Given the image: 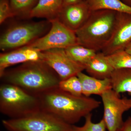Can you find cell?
I'll list each match as a JSON object with an SVG mask.
<instances>
[{"label": "cell", "instance_id": "cell-21", "mask_svg": "<svg viewBox=\"0 0 131 131\" xmlns=\"http://www.w3.org/2000/svg\"><path fill=\"white\" fill-rule=\"evenodd\" d=\"M58 88L75 96L83 95L81 83L77 75L61 80L59 84Z\"/></svg>", "mask_w": 131, "mask_h": 131}, {"label": "cell", "instance_id": "cell-10", "mask_svg": "<svg viewBox=\"0 0 131 131\" xmlns=\"http://www.w3.org/2000/svg\"><path fill=\"white\" fill-rule=\"evenodd\" d=\"M131 43V13L118 12L113 33L101 52L108 56L125 50Z\"/></svg>", "mask_w": 131, "mask_h": 131}, {"label": "cell", "instance_id": "cell-1", "mask_svg": "<svg viewBox=\"0 0 131 131\" xmlns=\"http://www.w3.org/2000/svg\"><path fill=\"white\" fill-rule=\"evenodd\" d=\"M0 77L2 83L14 84L37 96L58 88L61 81L57 73L42 60L6 70Z\"/></svg>", "mask_w": 131, "mask_h": 131}, {"label": "cell", "instance_id": "cell-17", "mask_svg": "<svg viewBox=\"0 0 131 131\" xmlns=\"http://www.w3.org/2000/svg\"><path fill=\"white\" fill-rule=\"evenodd\" d=\"M65 50L70 58L84 67L98 52L79 44L72 46Z\"/></svg>", "mask_w": 131, "mask_h": 131}, {"label": "cell", "instance_id": "cell-11", "mask_svg": "<svg viewBox=\"0 0 131 131\" xmlns=\"http://www.w3.org/2000/svg\"><path fill=\"white\" fill-rule=\"evenodd\" d=\"M91 12L89 6L83 0L76 4L63 6L57 19L75 32L85 24Z\"/></svg>", "mask_w": 131, "mask_h": 131}, {"label": "cell", "instance_id": "cell-5", "mask_svg": "<svg viewBox=\"0 0 131 131\" xmlns=\"http://www.w3.org/2000/svg\"><path fill=\"white\" fill-rule=\"evenodd\" d=\"M2 123L8 131L73 130V125L42 110L23 118L3 120Z\"/></svg>", "mask_w": 131, "mask_h": 131}, {"label": "cell", "instance_id": "cell-26", "mask_svg": "<svg viewBox=\"0 0 131 131\" xmlns=\"http://www.w3.org/2000/svg\"><path fill=\"white\" fill-rule=\"evenodd\" d=\"M123 3L131 8V0H121Z\"/></svg>", "mask_w": 131, "mask_h": 131}, {"label": "cell", "instance_id": "cell-22", "mask_svg": "<svg viewBox=\"0 0 131 131\" xmlns=\"http://www.w3.org/2000/svg\"><path fill=\"white\" fill-rule=\"evenodd\" d=\"M92 114L91 113L87 115L85 118V122L82 126H77L73 125L72 131H106V126L103 119L97 123L93 122Z\"/></svg>", "mask_w": 131, "mask_h": 131}, {"label": "cell", "instance_id": "cell-2", "mask_svg": "<svg viewBox=\"0 0 131 131\" xmlns=\"http://www.w3.org/2000/svg\"><path fill=\"white\" fill-rule=\"evenodd\" d=\"M38 97L42 110L71 125L91 113L101 104L100 101L90 96H75L58 88L41 94Z\"/></svg>", "mask_w": 131, "mask_h": 131}, {"label": "cell", "instance_id": "cell-6", "mask_svg": "<svg viewBox=\"0 0 131 131\" xmlns=\"http://www.w3.org/2000/svg\"><path fill=\"white\" fill-rule=\"evenodd\" d=\"M50 21H39L15 25L1 36L0 48L3 51L28 45L41 37L49 27Z\"/></svg>", "mask_w": 131, "mask_h": 131}, {"label": "cell", "instance_id": "cell-8", "mask_svg": "<svg viewBox=\"0 0 131 131\" xmlns=\"http://www.w3.org/2000/svg\"><path fill=\"white\" fill-rule=\"evenodd\" d=\"M120 94L112 89L101 96L103 106V119L108 131H117L124 121L125 112L131 108V98H121Z\"/></svg>", "mask_w": 131, "mask_h": 131}, {"label": "cell", "instance_id": "cell-27", "mask_svg": "<svg viewBox=\"0 0 131 131\" xmlns=\"http://www.w3.org/2000/svg\"><path fill=\"white\" fill-rule=\"evenodd\" d=\"M125 50L127 52L131 54V43L127 46Z\"/></svg>", "mask_w": 131, "mask_h": 131}, {"label": "cell", "instance_id": "cell-7", "mask_svg": "<svg viewBox=\"0 0 131 131\" xmlns=\"http://www.w3.org/2000/svg\"><path fill=\"white\" fill-rule=\"evenodd\" d=\"M50 21L51 27L47 33L27 46L43 51L57 48L66 49L78 44L75 32L66 27L58 19Z\"/></svg>", "mask_w": 131, "mask_h": 131}, {"label": "cell", "instance_id": "cell-3", "mask_svg": "<svg viewBox=\"0 0 131 131\" xmlns=\"http://www.w3.org/2000/svg\"><path fill=\"white\" fill-rule=\"evenodd\" d=\"M118 14L109 10L92 11L85 24L75 32L78 44L101 51L112 37Z\"/></svg>", "mask_w": 131, "mask_h": 131}, {"label": "cell", "instance_id": "cell-20", "mask_svg": "<svg viewBox=\"0 0 131 131\" xmlns=\"http://www.w3.org/2000/svg\"><path fill=\"white\" fill-rule=\"evenodd\" d=\"M106 57L114 70L131 69V54L125 50L106 56Z\"/></svg>", "mask_w": 131, "mask_h": 131}, {"label": "cell", "instance_id": "cell-12", "mask_svg": "<svg viewBox=\"0 0 131 131\" xmlns=\"http://www.w3.org/2000/svg\"><path fill=\"white\" fill-rule=\"evenodd\" d=\"M42 51L29 46L1 53L0 76L10 66L30 61L42 60Z\"/></svg>", "mask_w": 131, "mask_h": 131}, {"label": "cell", "instance_id": "cell-18", "mask_svg": "<svg viewBox=\"0 0 131 131\" xmlns=\"http://www.w3.org/2000/svg\"><path fill=\"white\" fill-rule=\"evenodd\" d=\"M92 11L109 10L131 13V8L121 0H84Z\"/></svg>", "mask_w": 131, "mask_h": 131}, {"label": "cell", "instance_id": "cell-13", "mask_svg": "<svg viewBox=\"0 0 131 131\" xmlns=\"http://www.w3.org/2000/svg\"><path fill=\"white\" fill-rule=\"evenodd\" d=\"M81 83L83 95L89 97L91 95L101 96L106 91L112 89L110 78L99 79L80 72L77 75Z\"/></svg>", "mask_w": 131, "mask_h": 131}, {"label": "cell", "instance_id": "cell-24", "mask_svg": "<svg viewBox=\"0 0 131 131\" xmlns=\"http://www.w3.org/2000/svg\"><path fill=\"white\" fill-rule=\"evenodd\" d=\"M117 131H131V117H128Z\"/></svg>", "mask_w": 131, "mask_h": 131}, {"label": "cell", "instance_id": "cell-25", "mask_svg": "<svg viewBox=\"0 0 131 131\" xmlns=\"http://www.w3.org/2000/svg\"><path fill=\"white\" fill-rule=\"evenodd\" d=\"M83 0H63V6L76 4Z\"/></svg>", "mask_w": 131, "mask_h": 131}, {"label": "cell", "instance_id": "cell-16", "mask_svg": "<svg viewBox=\"0 0 131 131\" xmlns=\"http://www.w3.org/2000/svg\"><path fill=\"white\" fill-rule=\"evenodd\" d=\"M110 79L114 91L119 94L127 92L131 96V69L115 70Z\"/></svg>", "mask_w": 131, "mask_h": 131}, {"label": "cell", "instance_id": "cell-15", "mask_svg": "<svg viewBox=\"0 0 131 131\" xmlns=\"http://www.w3.org/2000/svg\"><path fill=\"white\" fill-rule=\"evenodd\" d=\"M63 6V0H38L30 18H43L50 21L57 18Z\"/></svg>", "mask_w": 131, "mask_h": 131}, {"label": "cell", "instance_id": "cell-4", "mask_svg": "<svg viewBox=\"0 0 131 131\" xmlns=\"http://www.w3.org/2000/svg\"><path fill=\"white\" fill-rule=\"evenodd\" d=\"M41 109L38 96L18 86L2 83L0 86V112L10 119L19 118Z\"/></svg>", "mask_w": 131, "mask_h": 131}, {"label": "cell", "instance_id": "cell-9", "mask_svg": "<svg viewBox=\"0 0 131 131\" xmlns=\"http://www.w3.org/2000/svg\"><path fill=\"white\" fill-rule=\"evenodd\" d=\"M42 52V60L57 73L61 80L77 76L85 70L84 66L69 57L65 49L57 48Z\"/></svg>", "mask_w": 131, "mask_h": 131}, {"label": "cell", "instance_id": "cell-19", "mask_svg": "<svg viewBox=\"0 0 131 131\" xmlns=\"http://www.w3.org/2000/svg\"><path fill=\"white\" fill-rule=\"evenodd\" d=\"M38 0H9L14 16L23 18H30L32 10Z\"/></svg>", "mask_w": 131, "mask_h": 131}, {"label": "cell", "instance_id": "cell-14", "mask_svg": "<svg viewBox=\"0 0 131 131\" xmlns=\"http://www.w3.org/2000/svg\"><path fill=\"white\" fill-rule=\"evenodd\" d=\"M89 75L99 79L110 78L114 69L109 62L106 56L102 52H97L85 67Z\"/></svg>", "mask_w": 131, "mask_h": 131}, {"label": "cell", "instance_id": "cell-23", "mask_svg": "<svg viewBox=\"0 0 131 131\" xmlns=\"http://www.w3.org/2000/svg\"><path fill=\"white\" fill-rule=\"evenodd\" d=\"M13 17L9 0H0V24Z\"/></svg>", "mask_w": 131, "mask_h": 131}]
</instances>
